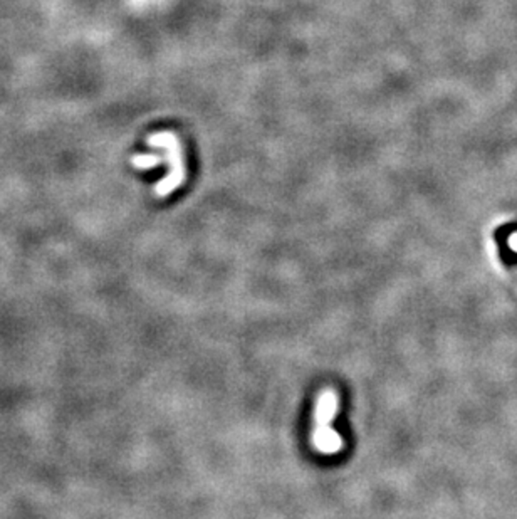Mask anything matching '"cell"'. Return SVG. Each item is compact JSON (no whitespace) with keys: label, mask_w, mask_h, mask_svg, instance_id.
Listing matches in <instances>:
<instances>
[{"label":"cell","mask_w":517,"mask_h":519,"mask_svg":"<svg viewBox=\"0 0 517 519\" xmlns=\"http://www.w3.org/2000/svg\"><path fill=\"white\" fill-rule=\"evenodd\" d=\"M150 147H157L165 150V162L170 163L171 173L166 178H163L155 188V194L157 195H168L175 190L180 183L183 182L185 171H183V163H182V152H180L178 141L171 133H160V135H153L148 138Z\"/></svg>","instance_id":"7a4b0ae2"},{"label":"cell","mask_w":517,"mask_h":519,"mask_svg":"<svg viewBox=\"0 0 517 519\" xmlns=\"http://www.w3.org/2000/svg\"><path fill=\"white\" fill-rule=\"evenodd\" d=\"M338 409V397L333 390H325L318 398L314 412V427L311 442L314 449L326 456H333L343 449V437L333 428V419Z\"/></svg>","instance_id":"6da1fadb"}]
</instances>
